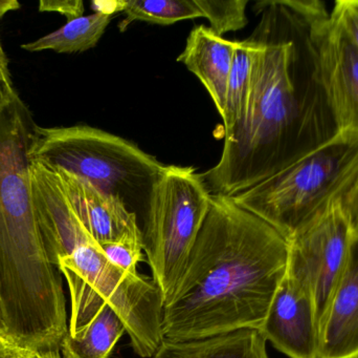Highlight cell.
<instances>
[{"instance_id": "cell-1", "label": "cell", "mask_w": 358, "mask_h": 358, "mask_svg": "<svg viewBox=\"0 0 358 358\" xmlns=\"http://www.w3.org/2000/svg\"><path fill=\"white\" fill-rule=\"evenodd\" d=\"M250 36L256 46L252 90L220 160L201 174L212 195L234 197L283 170L338 134L320 76L313 25L320 0H263Z\"/></svg>"}, {"instance_id": "cell-2", "label": "cell", "mask_w": 358, "mask_h": 358, "mask_svg": "<svg viewBox=\"0 0 358 358\" xmlns=\"http://www.w3.org/2000/svg\"><path fill=\"white\" fill-rule=\"evenodd\" d=\"M288 261V242L233 197L212 195L173 294L164 305L168 340L260 330Z\"/></svg>"}, {"instance_id": "cell-3", "label": "cell", "mask_w": 358, "mask_h": 358, "mask_svg": "<svg viewBox=\"0 0 358 358\" xmlns=\"http://www.w3.org/2000/svg\"><path fill=\"white\" fill-rule=\"evenodd\" d=\"M34 122L20 99L0 115V332L29 350H60L69 332L62 275L34 209Z\"/></svg>"}, {"instance_id": "cell-4", "label": "cell", "mask_w": 358, "mask_h": 358, "mask_svg": "<svg viewBox=\"0 0 358 358\" xmlns=\"http://www.w3.org/2000/svg\"><path fill=\"white\" fill-rule=\"evenodd\" d=\"M29 176L46 252L69 286L67 333L83 329L109 305L123 322L136 354L152 357L164 340L163 296L152 277L130 275L108 260L76 216L54 172L31 161Z\"/></svg>"}, {"instance_id": "cell-5", "label": "cell", "mask_w": 358, "mask_h": 358, "mask_svg": "<svg viewBox=\"0 0 358 358\" xmlns=\"http://www.w3.org/2000/svg\"><path fill=\"white\" fill-rule=\"evenodd\" d=\"M29 161L78 177L121 200L142 230L165 164L121 137L88 125H34Z\"/></svg>"}, {"instance_id": "cell-6", "label": "cell", "mask_w": 358, "mask_h": 358, "mask_svg": "<svg viewBox=\"0 0 358 358\" xmlns=\"http://www.w3.org/2000/svg\"><path fill=\"white\" fill-rule=\"evenodd\" d=\"M357 178L358 134L338 132L233 199L289 241L332 204L341 201Z\"/></svg>"}, {"instance_id": "cell-7", "label": "cell", "mask_w": 358, "mask_h": 358, "mask_svg": "<svg viewBox=\"0 0 358 358\" xmlns=\"http://www.w3.org/2000/svg\"><path fill=\"white\" fill-rule=\"evenodd\" d=\"M212 193L191 166L166 165L142 226L143 250L167 304L210 207Z\"/></svg>"}, {"instance_id": "cell-8", "label": "cell", "mask_w": 358, "mask_h": 358, "mask_svg": "<svg viewBox=\"0 0 358 358\" xmlns=\"http://www.w3.org/2000/svg\"><path fill=\"white\" fill-rule=\"evenodd\" d=\"M355 233L338 201L287 241L286 271L313 298L319 326L346 267Z\"/></svg>"}, {"instance_id": "cell-9", "label": "cell", "mask_w": 358, "mask_h": 358, "mask_svg": "<svg viewBox=\"0 0 358 358\" xmlns=\"http://www.w3.org/2000/svg\"><path fill=\"white\" fill-rule=\"evenodd\" d=\"M320 76L338 132L358 134V50L325 13L313 25Z\"/></svg>"}, {"instance_id": "cell-10", "label": "cell", "mask_w": 358, "mask_h": 358, "mask_svg": "<svg viewBox=\"0 0 358 358\" xmlns=\"http://www.w3.org/2000/svg\"><path fill=\"white\" fill-rule=\"evenodd\" d=\"M259 331L289 358H319L320 326L313 298L286 271Z\"/></svg>"}, {"instance_id": "cell-11", "label": "cell", "mask_w": 358, "mask_h": 358, "mask_svg": "<svg viewBox=\"0 0 358 358\" xmlns=\"http://www.w3.org/2000/svg\"><path fill=\"white\" fill-rule=\"evenodd\" d=\"M54 172L76 216L99 245L142 235L138 218L121 200L69 172Z\"/></svg>"}, {"instance_id": "cell-12", "label": "cell", "mask_w": 358, "mask_h": 358, "mask_svg": "<svg viewBox=\"0 0 358 358\" xmlns=\"http://www.w3.org/2000/svg\"><path fill=\"white\" fill-rule=\"evenodd\" d=\"M319 358H358V231L320 326Z\"/></svg>"}, {"instance_id": "cell-13", "label": "cell", "mask_w": 358, "mask_h": 358, "mask_svg": "<svg viewBox=\"0 0 358 358\" xmlns=\"http://www.w3.org/2000/svg\"><path fill=\"white\" fill-rule=\"evenodd\" d=\"M238 41L224 39L210 27L198 25L189 32L185 48L178 57L208 90L222 118L227 82Z\"/></svg>"}, {"instance_id": "cell-14", "label": "cell", "mask_w": 358, "mask_h": 358, "mask_svg": "<svg viewBox=\"0 0 358 358\" xmlns=\"http://www.w3.org/2000/svg\"><path fill=\"white\" fill-rule=\"evenodd\" d=\"M256 329H239L199 340H164L152 358H269Z\"/></svg>"}, {"instance_id": "cell-15", "label": "cell", "mask_w": 358, "mask_h": 358, "mask_svg": "<svg viewBox=\"0 0 358 358\" xmlns=\"http://www.w3.org/2000/svg\"><path fill=\"white\" fill-rule=\"evenodd\" d=\"M101 2L103 8H96L94 14L67 21L62 27L35 41L23 44L27 52L52 50L61 54L85 52L98 44L115 13L121 12L119 1Z\"/></svg>"}, {"instance_id": "cell-16", "label": "cell", "mask_w": 358, "mask_h": 358, "mask_svg": "<svg viewBox=\"0 0 358 358\" xmlns=\"http://www.w3.org/2000/svg\"><path fill=\"white\" fill-rule=\"evenodd\" d=\"M126 328L119 315L105 305L87 326L67 333L60 346L62 358H110Z\"/></svg>"}, {"instance_id": "cell-17", "label": "cell", "mask_w": 358, "mask_h": 358, "mask_svg": "<svg viewBox=\"0 0 358 358\" xmlns=\"http://www.w3.org/2000/svg\"><path fill=\"white\" fill-rule=\"evenodd\" d=\"M256 58V46L252 38L238 41L227 82L223 126L224 137L229 136L241 121L248 109L252 90V69Z\"/></svg>"}, {"instance_id": "cell-18", "label": "cell", "mask_w": 358, "mask_h": 358, "mask_svg": "<svg viewBox=\"0 0 358 358\" xmlns=\"http://www.w3.org/2000/svg\"><path fill=\"white\" fill-rule=\"evenodd\" d=\"M125 13L119 29L125 31L134 21L171 25L185 19L202 18L194 0H126L120 1Z\"/></svg>"}, {"instance_id": "cell-19", "label": "cell", "mask_w": 358, "mask_h": 358, "mask_svg": "<svg viewBox=\"0 0 358 358\" xmlns=\"http://www.w3.org/2000/svg\"><path fill=\"white\" fill-rule=\"evenodd\" d=\"M202 14L210 22V29L222 36L227 32L243 29L248 25L246 6L248 0H194Z\"/></svg>"}, {"instance_id": "cell-20", "label": "cell", "mask_w": 358, "mask_h": 358, "mask_svg": "<svg viewBox=\"0 0 358 358\" xmlns=\"http://www.w3.org/2000/svg\"><path fill=\"white\" fill-rule=\"evenodd\" d=\"M108 260L125 273L136 275L138 264L143 261L142 235H128L119 241L100 245Z\"/></svg>"}, {"instance_id": "cell-21", "label": "cell", "mask_w": 358, "mask_h": 358, "mask_svg": "<svg viewBox=\"0 0 358 358\" xmlns=\"http://www.w3.org/2000/svg\"><path fill=\"white\" fill-rule=\"evenodd\" d=\"M19 8L20 4L17 0H0V19L8 13L18 10ZM10 76L8 57L0 42V115L10 109L19 99Z\"/></svg>"}, {"instance_id": "cell-22", "label": "cell", "mask_w": 358, "mask_h": 358, "mask_svg": "<svg viewBox=\"0 0 358 358\" xmlns=\"http://www.w3.org/2000/svg\"><path fill=\"white\" fill-rule=\"evenodd\" d=\"M330 18L358 50V0H338L330 12Z\"/></svg>"}, {"instance_id": "cell-23", "label": "cell", "mask_w": 358, "mask_h": 358, "mask_svg": "<svg viewBox=\"0 0 358 358\" xmlns=\"http://www.w3.org/2000/svg\"><path fill=\"white\" fill-rule=\"evenodd\" d=\"M39 11L59 13L71 21L83 16L84 4L81 0H41Z\"/></svg>"}, {"instance_id": "cell-24", "label": "cell", "mask_w": 358, "mask_h": 358, "mask_svg": "<svg viewBox=\"0 0 358 358\" xmlns=\"http://www.w3.org/2000/svg\"><path fill=\"white\" fill-rule=\"evenodd\" d=\"M35 353L19 346L0 332V358H33Z\"/></svg>"}, {"instance_id": "cell-25", "label": "cell", "mask_w": 358, "mask_h": 358, "mask_svg": "<svg viewBox=\"0 0 358 358\" xmlns=\"http://www.w3.org/2000/svg\"><path fill=\"white\" fill-rule=\"evenodd\" d=\"M341 204L353 228L355 231H358V178L350 191L341 200Z\"/></svg>"}, {"instance_id": "cell-26", "label": "cell", "mask_w": 358, "mask_h": 358, "mask_svg": "<svg viewBox=\"0 0 358 358\" xmlns=\"http://www.w3.org/2000/svg\"><path fill=\"white\" fill-rule=\"evenodd\" d=\"M33 358H62L59 351H43L36 352Z\"/></svg>"}]
</instances>
